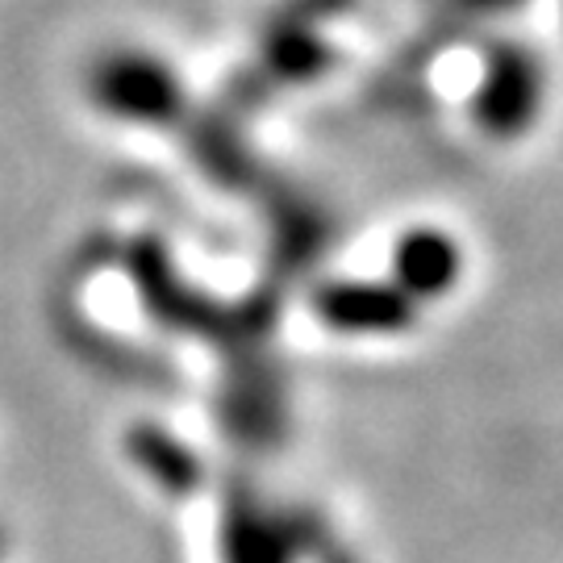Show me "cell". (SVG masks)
Returning a JSON list of instances; mask_svg holds the SVG:
<instances>
[{
  "label": "cell",
  "instance_id": "6da1fadb",
  "mask_svg": "<svg viewBox=\"0 0 563 563\" xmlns=\"http://www.w3.org/2000/svg\"><path fill=\"white\" fill-rule=\"evenodd\" d=\"M547 104V63L534 46L514 38H497L481 55L476 80L467 88V118L493 142H514Z\"/></svg>",
  "mask_w": 563,
  "mask_h": 563
},
{
  "label": "cell",
  "instance_id": "7a4b0ae2",
  "mask_svg": "<svg viewBox=\"0 0 563 563\" xmlns=\"http://www.w3.org/2000/svg\"><path fill=\"white\" fill-rule=\"evenodd\" d=\"M88 101L104 118L125 121V125H142V130L176 125L184 109V80L159 55L121 46V51H109L101 63H92Z\"/></svg>",
  "mask_w": 563,
  "mask_h": 563
},
{
  "label": "cell",
  "instance_id": "3957f363",
  "mask_svg": "<svg viewBox=\"0 0 563 563\" xmlns=\"http://www.w3.org/2000/svg\"><path fill=\"white\" fill-rule=\"evenodd\" d=\"M384 276L418 309L451 301L467 280V242L439 222H413L388 246Z\"/></svg>",
  "mask_w": 563,
  "mask_h": 563
},
{
  "label": "cell",
  "instance_id": "277c9868",
  "mask_svg": "<svg viewBox=\"0 0 563 563\" xmlns=\"http://www.w3.org/2000/svg\"><path fill=\"white\" fill-rule=\"evenodd\" d=\"M313 313L330 334H346V339H401L426 318L388 276L330 280L313 297Z\"/></svg>",
  "mask_w": 563,
  "mask_h": 563
},
{
  "label": "cell",
  "instance_id": "5b68a950",
  "mask_svg": "<svg viewBox=\"0 0 563 563\" xmlns=\"http://www.w3.org/2000/svg\"><path fill=\"white\" fill-rule=\"evenodd\" d=\"M301 526L263 505H239L222 522V563H301Z\"/></svg>",
  "mask_w": 563,
  "mask_h": 563
},
{
  "label": "cell",
  "instance_id": "8992f818",
  "mask_svg": "<svg viewBox=\"0 0 563 563\" xmlns=\"http://www.w3.org/2000/svg\"><path fill=\"white\" fill-rule=\"evenodd\" d=\"M9 560V526L0 522V563Z\"/></svg>",
  "mask_w": 563,
  "mask_h": 563
}]
</instances>
